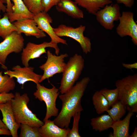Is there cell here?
Masks as SVG:
<instances>
[{"label":"cell","mask_w":137,"mask_h":137,"mask_svg":"<svg viewBox=\"0 0 137 137\" xmlns=\"http://www.w3.org/2000/svg\"><path fill=\"white\" fill-rule=\"evenodd\" d=\"M93 105L97 113L101 114L106 111L110 107L109 103L99 91H97L92 97Z\"/></svg>","instance_id":"7402d4cb"},{"label":"cell","mask_w":137,"mask_h":137,"mask_svg":"<svg viewBox=\"0 0 137 137\" xmlns=\"http://www.w3.org/2000/svg\"><path fill=\"white\" fill-rule=\"evenodd\" d=\"M111 107V109H108L106 111L114 121L120 120L126 112V107L119 100L117 101Z\"/></svg>","instance_id":"cb8c5ba5"},{"label":"cell","mask_w":137,"mask_h":137,"mask_svg":"<svg viewBox=\"0 0 137 137\" xmlns=\"http://www.w3.org/2000/svg\"><path fill=\"white\" fill-rule=\"evenodd\" d=\"M56 7L58 12L64 13L73 18L80 19L84 17L82 11L72 0H60Z\"/></svg>","instance_id":"ac0fdd59"},{"label":"cell","mask_w":137,"mask_h":137,"mask_svg":"<svg viewBox=\"0 0 137 137\" xmlns=\"http://www.w3.org/2000/svg\"><path fill=\"white\" fill-rule=\"evenodd\" d=\"M60 0H42L44 11L47 12L54 6H56Z\"/></svg>","instance_id":"f546056e"},{"label":"cell","mask_w":137,"mask_h":137,"mask_svg":"<svg viewBox=\"0 0 137 137\" xmlns=\"http://www.w3.org/2000/svg\"><path fill=\"white\" fill-rule=\"evenodd\" d=\"M81 112L76 113L73 116L74 121L73 127L68 134L67 137H80L78 131V124L80 119Z\"/></svg>","instance_id":"f1b7e54d"},{"label":"cell","mask_w":137,"mask_h":137,"mask_svg":"<svg viewBox=\"0 0 137 137\" xmlns=\"http://www.w3.org/2000/svg\"><path fill=\"white\" fill-rule=\"evenodd\" d=\"M0 135L10 136L11 135V134L9 130H5L0 128Z\"/></svg>","instance_id":"d590c367"},{"label":"cell","mask_w":137,"mask_h":137,"mask_svg":"<svg viewBox=\"0 0 137 137\" xmlns=\"http://www.w3.org/2000/svg\"><path fill=\"white\" fill-rule=\"evenodd\" d=\"M134 113L129 111L122 120L114 121L111 128L113 130L114 137H129V129L130 121Z\"/></svg>","instance_id":"d6986e66"},{"label":"cell","mask_w":137,"mask_h":137,"mask_svg":"<svg viewBox=\"0 0 137 137\" xmlns=\"http://www.w3.org/2000/svg\"><path fill=\"white\" fill-rule=\"evenodd\" d=\"M118 91V100L127 110L137 112V74L129 75L115 82Z\"/></svg>","instance_id":"3957f363"},{"label":"cell","mask_w":137,"mask_h":137,"mask_svg":"<svg viewBox=\"0 0 137 137\" xmlns=\"http://www.w3.org/2000/svg\"><path fill=\"white\" fill-rule=\"evenodd\" d=\"M137 137V128L135 127L134 131L132 134L130 135L129 137Z\"/></svg>","instance_id":"74e56055"},{"label":"cell","mask_w":137,"mask_h":137,"mask_svg":"<svg viewBox=\"0 0 137 137\" xmlns=\"http://www.w3.org/2000/svg\"><path fill=\"white\" fill-rule=\"evenodd\" d=\"M0 64L2 65V68L6 70H7V67L5 65H3L0 61Z\"/></svg>","instance_id":"f35d334b"},{"label":"cell","mask_w":137,"mask_h":137,"mask_svg":"<svg viewBox=\"0 0 137 137\" xmlns=\"http://www.w3.org/2000/svg\"><path fill=\"white\" fill-rule=\"evenodd\" d=\"M97 21L105 29L112 30L115 21L119 20L121 16L120 8L117 3L106 5L96 13Z\"/></svg>","instance_id":"8fae6325"},{"label":"cell","mask_w":137,"mask_h":137,"mask_svg":"<svg viewBox=\"0 0 137 137\" xmlns=\"http://www.w3.org/2000/svg\"><path fill=\"white\" fill-rule=\"evenodd\" d=\"M90 81L88 77H85L65 93L59 96L62 101L61 111L53 120L59 127L68 128L72 117L76 113L83 110L81 99Z\"/></svg>","instance_id":"6da1fadb"},{"label":"cell","mask_w":137,"mask_h":137,"mask_svg":"<svg viewBox=\"0 0 137 137\" xmlns=\"http://www.w3.org/2000/svg\"><path fill=\"white\" fill-rule=\"evenodd\" d=\"M119 23L116 28L117 34L120 37H130L133 43L137 45V24L134 21L133 13L124 11L120 17Z\"/></svg>","instance_id":"30bf717a"},{"label":"cell","mask_w":137,"mask_h":137,"mask_svg":"<svg viewBox=\"0 0 137 137\" xmlns=\"http://www.w3.org/2000/svg\"><path fill=\"white\" fill-rule=\"evenodd\" d=\"M122 65L125 68L128 69H137V63L136 62L131 64L123 63H122Z\"/></svg>","instance_id":"836d02e7"},{"label":"cell","mask_w":137,"mask_h":137,"mask_svg":"<svg viewBox=\"0 0 137 137\" xmlns=\"http://www.w3.org/2000/svg\"><path fill=\"white\" fill-rule=\"evenodd\" d=\"M0 110L3 116L2 121L10 131L12 137H18V130L21 124L16 121L11 100L0 104Z\"/></svg>","instance_id":"9a60e30c"},{"label":"cell","mask_w":137,"mask_h":137,"mask_svg":"<svg viewBox=\"0 0 137 137\" xmlns=\"http://www.w3.org/2000/svg\"><path fill=\"white\" fill-rule=\"evenodd\" d=\"M13 3L11 12L5 13L11 23L25 19H33L34 14L27 8L23 0H11Z\"/></svg>","instance_id":"2e32d148"},{"label":"cell","mask_w":137,"mask_h":137,"mask_svg":"<svg viewBox=\"0 0 137 137\" xmlns=\"http://www.w3.org/2000/svg\"><path fill=\"white\" fill-rule=\"evenodd\" d=\"M18 33H23L26 36H33L39 39L45 37V33L40 29L33 19H25L13 23Z\"/></svg>","instance_id":"5bb4252c"},{"label":"cell","mask_w":137,"mask_h":137,"mask_svg":"<svg viewBox=\"0 0 137 137\" xmlns=\"http://www.w3.org/2000/svg\"><path fill=\"white\" fill-rule=\"evenodd\" d=\"M0 128L5 130H8L2 121L0 119Z\"/></svg>","instance_id":"8d00e7d4"},{"label":"cell","mask_w":137,"mask_h":137,"mask_svg":"<svg viewBox=\"0 0 137 137\" xmlns=\"http://www.w3.org/2000/svg\"><path fill=\"white\" fill-rule=\"evenodd\" d=\"M109 137H114V135L113 134V133H110L109 135Z\"/></svg>","instance_id":"ab89813d"},{"label":"cell","mask_w":137,"mask_h":137,"mask_svg":"<svg viewBox=\"0 0 137 137\" xmlns=\"http://www.w3.org/2000/svg\"><path fill=\"white\" fill-rule=\"evenodd\" d=\"M6 12L7 13L11 12L13 4L11 3V0H7Z\"/></svg>","instance_id":"e575fe53"},{"label":"cell","mask_w":137,"mask_h":137,"mask_svg":"<svg viewBox=\"0 0 137 137\" xmlns=\"http://www.w3.org/2000/svg\"><path fill=\"white\" fill-rule=\"evenodd\" d=\"M28 10L34 15L44 11L42 0H23Z\"/></svg>","instance_id":"83f0119b"},{"label":"cell","mask_w":137,"mask_h":137,"mask_svg":"<svg viewBox=\"0 0 137 137\" xmlns=\"http://www.w3.org/2000/svg\"><path fill=\"white\" fill-rule=\"evenodd\" d=\"M2 73L0 71V94L8 93L14 89L16 83L14 78L6 74L3 75Z\"/></svg>","instance_id":"d4e9b609"},{"label":"cell","mask_w":137,"mask_h":137,"mask_svg":"<svg viewBox=\"0 0 137 137\" xmlns=\"http://www.w3.org/2000/svg\"><path fill=\"white\" fill-rule=\"evenodd\" d=\"M85 28V26L82 25L74 28L61 24L54 28V29L56 35L59 37H68L76 40L80 44L83 52L87 54L92 50V44L90 39L84 35Z\"/></svg>","instance_id":"8992f818"},{"label":"cell","mask_w":137,"mask_h":137,"mask_svg":"<svg viewBox=\"0 0 137 137\" xmlns=\"http://www.w3.org/2000/svg\"><path fill=\"white\" fill-rule=\"evenodd\" d=\"M99 91L108 101L110 107L118 100V91L116 88L113 89L104 88Z\"/></svg>","instance_id":"4316f807"},{"label":"cell","mask_w":137,"mask_h":137,"mask_svg":"<svg viewBox=\"0 0 137 137\" xmlns=\"http://www.w3.org/2000/svg\"><path fill=\"white\" fill-rule=\"evenodd\" d=\"M14 94L12 93L0 94V104L6 102L14 98Z\"/></svg>","instance_id":"4dcf8cb0"},{"label":"cell","mask_w":137,"mask_h":137,"mask_svg":"<svg viewBox=\"0 0 137 137\" xmlns=\"http://www.w3.org/2000/svg\"><path fill=\"white\" fill-rule=\"evenodd\" d=\"M12 69V71L7 70L5 71L4 74L15 78L18 82L23 86L25 82L28 81H32L35 83H39L42 76V75L35 73L34 72V67L31 66L22 67L17 65L13 67Z\"/></svg>","instance_id":"7c38bea8"},{"label":"cell","mask_w":137,"mask_h":137,"mask_svg":"<svg viewBox=\"0 0 137 137\" xmlns=\"http://www.w3.org/2000/svg\"><path fill=\"white\" fill-rule=\"evenodd\" d=\"M29 100L27 93L21 95L18 92L15 93L11 101L15 121L20 124H26L39 128L44 123L29 108L27 105Z\"/></svg>","instance_id":"7a4b0ae2"},{"label":"cell","mask_w":137,"mask_h":137,"mask_svg":"<svg viewBox=\"0 0 137 137\" xmlns=\"http://www.w3.org/2000/svg\"><path fill=\"white\" fill-rule=\"evenodd\" d=\"M24 39L21 34L13 32L0 43V61L4 65L9 55L14 53H19L24 48Z\"/></svg>","instance_id":"9c48e42d"},{"label":"cell","mask_w":137,"mask_h":137,"mask_svg":"<svg viewBox=\"0 0 137 137\" xmlns=\"http://www.w3.org/2000/svg\"><path fill=\"white\" fill-rule=\"evenodd\" d=\"M16 30V27L13 23L10 21L8 16L5 13L3 17L0 18V37L4 40Z\"/></svg>","instance_id":"603a6c76"},{"label":"cell","mask_w":137,"mask_h":137,"mask_svg":"<svg viewBox=\"0 0 137 137\" xmlns=\"http://www.w3.org/2000/svg\"><path fill=\"white\" fill-rule=\"evenodd\" d=\"M113 122L109 115L104 114L92 118L90 124L93 129L100 132L111 128Z\"/></svg>","instance_id":"44dd1931"},{"label":"cell","mask_w":137,"mask_h":137,"mask_svg":"<svg viewBox=\"0 0 137 137\" xmlns=\"http://www.w3.org/2000/svg\"><path fill=\"white\" fill-rule=\"evenodd\" d=\"M39 130L42 137H67L70 130L69 128L59 127L49 119L44 122Z\"/></svg>","instance_id":"e0dca14e"},{"label":"cell","mask_w":137,"mask_h":137,"mask_svg":"<svg viewBox=\"0 0 137 137\" xmlns=\"http://www.w3.org/2000/svg\"><path fill=\"white\" fill-rule=\"evenodd\" d=\"M46 54L47 58L46 62L39 66L40 68L43 71L40 83L56 74L63 73L66 64L64 59L68 56L66 53L56 55L49 50L47 51Z\"/></svg>","instance_id":"52a82bcc"},{"label":"cell","mask_w":137,"mask_h":137,"mask_svg":"<svg viewBox=\"0 0 137 137\" xmlns=\"http://www.w3.org/2000/svg\"><path fill=\"white\" fill-rule=\"evenodd\" d=\"M40 83H36L37 89L33 95L36 98L40 101H44L46 105V113L43 120L44 122L52 116H57L58 114L56 101L59 95V89L54 85L51 88H48Z\"/></svg>","instance_id":"5b68a950"},{"label":"cell","mask_w":137,"mask_h":137,"mask_svg":"<svg viewBox=\"0 0 137 137\" xmlns=\"http://www.w3.org/2000/svg\"><path fill=\"white\" fill-rule=\"evenodd\" d=\"M118 4H122L127 7L131 8L133 5L134 0H116Z\"/></svg>","instance_id":"1f68e13d"},{"label":"cell","mask_w":137,"mask_h":137,"mask_svg":"<svg viewBox=\"0 0 137 137\" xmlns=\"http://www.w3.org/2000/svg\"><path fill=\"white\" fill-rule=\"evenodd\" d=\"M5 4H7V0H0V18L1 17V12H6V7L4 5Z\"/></svg>","instance_id":"d6a6232c"},{"label":"cell","mask_w":137,"mask_h":137,"mask_svg":"<svg viewBox=\"0 0 137 137\" xmlns=\"http://www.w3.org/2000/svg\"><path fill=\"white\" fill-rule=\"evenodd\" d=\"M33 19L39 28L49 36L50 41L57 44L67 45L66 40L58 37L55 33L50 24L53 23V19L47 12L43 11L34 15Z\"/></svg>","instance_id":"4fadbf2b"},{"label":"cell","mask_w":137,"mask_h":137,"mask_svg":"<svg viewBox=\"0 0 137 137\" xmlns=\"http://www.w3.org/2000/svg\"><path fill=\"white\" fill-rule=\"evenodd\" d=\"M20 137H42L39 128L26 124H21Z\"/></svg>","instance_id":"484cf974"},{"label":"cell","mask_w":137,"mask_h":137,"mask_svg":"<svg viewBox=\"0 0 137 137\" xmlns=\"http://www.w3.org/2000/svg\"><path fill=\"white\" fill-rule=\"evenodd\" d=\"M48 47L54 48L55 54L57 55H58L60 49L57 43L51 41L44 42L39 44L28 42L22 51L21 58L23 65L25 67L29 66L28 63L29 61L39 58L42 54L46 53V48Z\"/></svg>","instance_id":"ba28073f"},{"label":"cell","mask_w":137,"mask_h":137,"mask_svg":"<svg viewBox=\"0 0 137 137\" xmlns=\"http://www.w3.org/2000/svg\"><path fill=\"white\" fill-rule=\"evenodd\" d=\"M84 60L81 55L75 54L66 64L59 88L60 92L64 94L71 89L78 79L84 68Z\"/></svg>","instance_id":"277c9868"},{"label":"cell","mask_w":137,"mask_h":137,"mask_svg":"<svg viewBox=\"0 0 137 137\" xmlns=\"http://www.w3.org/2000/svg\"><path fill=\"white\" fill-rule=\"evenodd\" d=\"M77 5L85 8L90 13L95 15L106 5L111 4V0H74Z\"/></svg>","instance_id":"ffe728a7"}]
</instances>
